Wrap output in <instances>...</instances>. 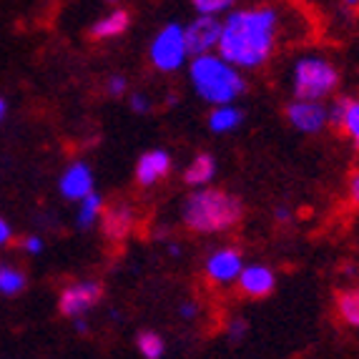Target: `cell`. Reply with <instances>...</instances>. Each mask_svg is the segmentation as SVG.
Masks as SVG:
<instances>
[{"label":"cell","mask_w":359,"mask_h":359,"mask_svg":"<svg viewBox=\"0 0 359 359\" xmlns=\"http://www.w3.org/2000/svg\"><path fill=\"white\" fill-rule=\"evenodd\" d=\"M23 249L28 254H41L43 252V239H41V236H25Z\"/></svg>","instance_id":"cell-27"},{"label":"cell","mask_w":359,"mask_h":359,"mask_svg":"<svg viewBox=\"0 0 359 359\" xmlns=\"http://www.w3.org/2000/svg\"><path fill=\"white\" fill-rule=\"evenodd\" d=\"M244 269V259H241L239 249L233 246H222L206 257L204 262V274L211 284L216 287H226V284L236 282V276Z\"/></svg>","instance_id":"cell-8"},{"label":"cell","mask_w":359,"mask_h":359,"mask_svg":"<svg viewBox=\"0 0 359 359\" xmlns=\"http://www.w3.org/2000/svg\"><path fill=\"white\" fill-rule=\"evenodd\" d=\"M284 116L292 123V128H297L299 133H314L324 131L330 126V116H327V103L324 101H306V98H294L287 108Z\"/></svg>","instance_id":"cell-7"},{"label":"cell","mask_w":359,"mask_h":359,"mask_svg":"<svg viewBox=\"0 0 359 359\" xmlns=\"http://www.w3.org/2000/svg\"><path fill=\"white\" fill-rule=\"evenodd\" d=\"M216 176V158L211 154H198L191 158V163L184 168V181L194 189L211 184Z\"/></svg>","instance_id":"cell-15"},{"label":"cell","mask_w":359,"mask_h":359,"mask_svg":"<svg viewBox=\"0 0 359 359\" xmlns=\"http://www.w3.org/2000/svg\"><path fill=\"white\" fill-rule=\"evenodd\" d=\"M191 6L201 15H226L229 11H233L236 0H191Z\"/></svg>","instance_id":"cell-22"},{"label":"cell","mask_w":359,"mask_h":359,"mask_svg":"<svg viewBox=\"0 0 359 359\" xmlns=\"http://www.w3.org/2000/svg\"><path fill=\"white\" fill-rule=\"evenodd\" d=\"M284 11L279 6L233 8L222 20V38L216 53L241 71L266 66L284 36Z\"/></svg>","instance_id":"cell-1"},{"label":"cell","mask_w":359,"mask_h":359,"mask_svg":"<svg viewBox=\"0 0 359 359\" xmlns=\"http://www.w3.org/2000/svg\"><path fill=\"white\" fill-rule=\"evenodd\" d=\"M274 219L279 224H287L289 219H292V211H289L287 206H276V209H274Z\"/></svg>","instance_id":"cell-31"},{"label":"cell","mask_w":359,"mask_h":359,"mask_svg":"<svg viewBox=\"0 0 359 359\" xmlns=\"http://www.w3.org/2000/svg\"><path fill=\"white\" fill-rule=\"evenodd\" d=\"M136 347L146 359H161L163 354H166V344H163L161 334H156V332H151V330L141 332V334L136 337Z\"/></svg>","instance_id":"cell-21"},{"label":"cell","mask_w":359,"mask_h":359,"mask_svg":"<svg viewBox=\"0 0 359 359\" xmlns=\"http://www.w3.org/2000/svg\"><path fill=\"white\" fill-rule=\"evenodd\" d=\"M25 289V274L11 264L0 262V294L3 297H15Z\"/></svg>","instance_id":"cell-20"},{"label":"cell","mask_w":359,"mask_h":359,"mask_svg":"<svg viewBox=\"0 0 359 359\" xmlns=\"http://www.w3.org/2000/svg\"><path fill=\"white\" fill-rule=\"evenodd\" d=\"M189 81H191L196 96L211 106L233 103L246 90L241 68L229 63L216 50L189 58Z\"/></svg>","instance_id":"cell-3"},{"label":"cell","mask_w":359,"mask_h":359,"mask_svg":"<svg viewBox=\"0 0 359 359\" xmlns=\"http://www.w3.org/2000/svg\"><path fill=\"white\" fill-rule=\"evenodd\" d=\"M78 216H76V222H78V226L81 229H88V226H93V224L101 219V214H103V209H106V201H103V196L101 194H96V189L90 194H86L81 201H78Z\"/></svg>","instance_id":"cell-17"},{"label":"cell","mask_w":359,"mask_h":359,"mask_svg":"<svg viewBox=\"0 0 359 359\" xmlns=\"http://www.w3.org/2000/svg\"><path fill=\"white\" fill-rule=\"evenodd\" d=\"M337 314L347 327L359 330V289H344L337 294Z\"/></svg>","instance_id":"cell-18"},{"label":"cell","mask_w":359,"mask_h":359,"mask_svg":"<svg viewBox=\"0 0 359 359\" xmlns=\"http://www.w3.org/2000/svg\"><path fill=\"white\" fill-rule=\"evenodd\" d=\"M347 194H349V201L354 206H359V168L349 176V184H347Z\"/></svg>","instance_id":"cell-26"},{"label":"cell","mask_w":359,"mask_h":359,"mask_svg":"<svg viewBox=\"0 0 359 359\" xmlns=\"http://www.w3.org/2000/svg\"><path fill=\"white\" fill-rule=\"evenodd\" d=\"M241 121H244L241 108H236L233 103H219V106L211 108L209 128L214 133H229V131H236L241 126Z\"/></svg>","instance_id":"cell-16"},{"label":"cell","mask_w":359,"mask_h":359,"mask_svg":"<svg viewBox=\"0 0 359 359\" xmlns=\"http://www.w3.org/2000/svg\"><path fill=\"white\" fill-rule=\"evenodd\" d=\"M184 36L189 43V53H211L219 46V38H222V18L219 15H201L196 13V18L189 25H184Z\"/></svg>","instance_id":"cell-9"},{"label":"cell","mask_w":359,"mask_h":359,"mask_svg":"<svg viewBox=\"0 0 359 359\" xmlns=\"http://www.w3.org/2000/svg\"><path fill=\"white\" fill-rule=\"evenodd\" d=\"M181 317L184 319H196V314H198V306L194 304V302H186V304H181Z\"/></svg>","instance_id":"cell-30"},{"label":"cell","mask_w":359,"mask_h":359,"mask_svg":"<svg viewBox=\"0 0 359 359\" xmlns=\"http://www.w3.org/2000/svg\"><path fill=\"white\" fill-rule=\"evenodd\" d=\"M171 166H174V161H171L168 151H163V149H151V151H146V154H141V158H138V163H136L138 186H144V189L156 186L158 181H163L171 174Z\"/></svg>","instance_id":"cell-11"},{"label":"cell","mask_w":359,"mask_h":359,"mask_svg":"<svg viewBox=\"0 0 359 359\" xmlns=\"http://www.w3.org/2000/svg\"><path fill=\"white\" fill-rule=\"evenodd\" d=\"M149 58L154 63L156 71L161 73H176L184 66H189V43H186L184 28L179 23L163 25L154 36L149 46Z\"/></svg>","instance_id":"cell-5"},{"label":"cell","mask_w":359,"mask_h":359,"mask_svg":"<svg viewBox=\"0 0 359 359\" xmlns=\"http://www.w3.org/2000/svg\"><path fill=\"white\" fill-rule=\"evenodd\" d=\"M128 106H131L133 114H149L151 111V101L146 93H133V96L128 98Z\"/></svg>","instance_id":"cell-24"},{"label":"cell","mask_w":359,"mask_h":359,"mask_svg":"<svg viewBox=\"0 0 359 359\" xmlns=\"http://www.w3.org/2000/svg\"><path fill=\"white\" fill-rule=\"evenodd\" d=\"M126 88H128V81L123 76H111V78H108L106 93L111 98H121L123 93H126Z\"/></svg>","instance_id":"cell-23"},{"label":"cell","mask_w":359,"mask_h":359,"mask_svg":"<svg viewBox=\"0 0 359 359\" xmlns=\"http://www.w3.org/2000/svg\"><path fill=\"white\" fill-rule=\"evenodd\" d=\"M337 131H341L344 136L352 141L359 149V98H349L347 106H344V116H341Z\"/></svg>","instance_id":"cell-19"},{"label":"cell","mask_w":359,"mask_h":359,"mask_svg":"<svg viewBox=\"0 0 359 359\" xmlns=\"http://www.w3.org/2000/svg\"><path fill=\"white\" fill-rule=\"evenodd\" d=\"M108 3H116V0H108Z\"/></svg>","instance_id":"cell-34"},{"label":"cell","mask_w":359,"mask_h":359,"mask_svg":"<svg viewBox=\"0 0 359 359\" xmlns=\"http://www.w3.org/2000/svg\"><path fill=\"white\" fill-rule=\"evenodd\" d=\"M58 191L68 201H81L86 194L93 191V171L86 161H73L71 166L60 174Z\"/></svg>","instance_id":"cell-12"},{"label":"cell","mask_w":359,"mask_h":359,"mask_svg":"<svg viewBox=\"0 0 359 359\" xmlns=\"http://www.w3.org/2000/svg\"><path fill=\"white\" fill-rule=\"evenodd\" d=\"M229 339L231 341H241L244 339V334H246V322L244 319H233L231 324H229Z\"/></svg>","instance_id":"cell-25"},{"label":"cell","mask_w":359,"mask_h":359,"mask_svg":"<svg viewBox=\"0 0 359 359\" xmlns=\"http://www.w3.org/2000/svg\"><path fill=\"white\" fill-rule=\"evenodd\" d=\"M339 88V71L324 55H302L294 60L292 68V90L294 98L306 101H327Z\"/></svg>","instance_id":"cell-4"},{"label":"cell","mask_w":359,"mask_h":359,"mask_svg":"<svg viewBox=\"0 0 359 359\" xmlns=\"http://www.w3.org/2000/svg\"><path fill=\"white\" fill-rule=\"evenodd\" d=\"M11 239H13V229H11V224L0 216V246H8L11 244Z\"/></svg>","instance_id":"cell-28"},{"label":"cell","mask_w":359,"mask_h":359,"mask_svg":"<svg viewBox=\"0 0 359 359\" xmlns=\"http://www.w3.org/2000/svg\"><path fill=\"white\" fill-rule=\"evenodd\" d=\"M131 23V15L123 8H116V11L106 13L103 18H98L96 23L90 25V38L93 41H111V38L123 36Z\"/></svg>","instance_id":"cell-14"},{"label":"cell","mask_w":359,"mask_h":359,"mask_svg":"<svg viewBox=\"0 0 359 359\" xmlns=\"http://www.w3.org/2000/svg\"><path fill=\"white\" fill-rule=\"evenodd\" d=\"M103 287L98 282H76L68 284L58 297V311L68 319L86 317L101 302Z\"/></svg>","instance_id":"cell-6"},{"label":"cell","mask_w":359,"mask_h":359,"mask_svg":"<svg viewBox=\"0 0 359 359\" xmlns=\"http://www.w3.org/2000/svg\"><path fill=\"white\" fill-rule=\"evenodd\" d=\"M236 287L244 297L249 299H264L269 297L276 287V274L266 266V264H249L241 269V274L236 276Z\"/></svg>","instance_id":"cell-10"},{"label":"cell","mask_w":359,"mask_h":359,"mask_svg":"<svg viewBox=\"0 0 359 359\" xmlns=\"http://www.w3.org/2000/svg\"><path fill=\"white\" fill-rule=\"evenodd\" d=\"M244 216V204L239 196L214 186H198L189 194L181 206V222L189 231L214 236L233 229Z\"/></svg>","instance_id":"cell-2"},{"label":"cell","mask_w":359,"mask_h":359,"mask_svg":"<svg viewBox=\"0 0 359 359\" xmlns=\"http://www.w3.org/2000/svg\"><path fill=\"white\" fill-rule=\"evenodd\" d=\"M334 3L341 13H357L359 11V0H334Z\"/></svg>","instance_id":"cell-29"},{"label":"cell","mask_w":359,"mask_h":359,"mask_svg":"<svg viewBox=\"0 0 359 359\" xmlns=\"http://www.w3.org/2000/svg\"><path fill=\"white\" fill-rule=\"evenodd\" d=\"M136 226V214L128 204H114L103 209L101 229L108 241H123Z\"/></svg>","instance_id":"cell-13"},{"label":"cell","mask_w":359,"mask_h":359,"mask_svg":"<svg viewBox=\"0 0 359 359\" xmlns=\"http://www.w3.org/2000/svg\"><path fill=\"white\" fill-rule=\"evenodd\" d=\"M168 254H171V257H179L181 254V249L176 244H168Z\"/></svg>","instance_id":"cell-32"},{"label":"cell","mask_w":359,"mask_h":359,"mask_svg":"<svg viewBox=\"0 0 359 359\" xmlns=\"http://www.w3.org/2000/svg\"><path fill=\"white\" fill-rule=\"evenodd\" d=\"M6 111H8V103L3 101V98H0V121L6 118Z\"/></svg>","instance_id":"cell-33"}]
</instances>
